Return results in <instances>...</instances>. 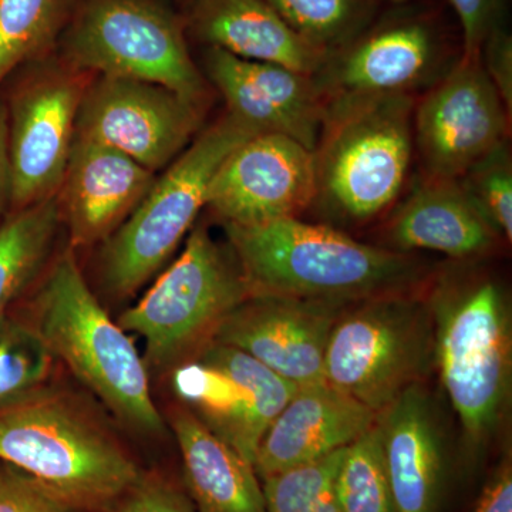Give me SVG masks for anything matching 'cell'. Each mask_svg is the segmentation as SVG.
Returning <instances> with one entry per match:
<instances>
[{"label": "cell", "instance_id": "f1b7e54d", "mask_svg": "<svg viewBox=\"0 0 512 512\" xmlns=\"http://www.w3.org/2000/svg\"><path fill=\"white\" fill-rule=\"evenodd\" d=\"M298 35L335 50L348 43L363 19L360 0H265Z\"/></svg>", "mask_w": 512, "mask_h": 512}, {"label": "cell", "instance_id": "d4e9b609", "mask_svg": "<svg viewBox=\"0 0 512 512\" xmlns=\"http://www.w3.org/2000/svg\"><path fill=\"white\" fill-rule=\"evenodd\" d=\"M335 494L339 512H396L379 421L345 448Z\"/></svg>", "mask_w": 512, "mask_h": 512}, {"label": "cell", "instance_id": "7c38bea8", "mask_svg": "<svg viewBox=\"0 0 512 512\" xmlns=\"http://www.w3.org/2000/svg\"><path fill=\"white\" fill-rule=\"evenodd\" d=\"M201 117V104L163 86L103 76L83 94L74 136L113 148L156 173L188 147Z\"/></svg>", "mask_w": 512, "mask_h": 512}, {"label": "cell", "instance_id": "cb8c5ba5", "mask_svg": "<svg viewBox=\"0 0 512 512\" xmlns=\"http://www.w3.org/2000/svg\"><path fill=\"white\" fill-rule=\"evenodd\" d=\"M60 218L56 197L29 207L0 225V316L43 265Z\"/></svg>", "mask_w": 512, "mask_h": 512}, {"label": "cell", "instance_id": "8fae6325", "mask_svg": "<svg viewBox=\"0 0 512 512\" xmlns=\"http://www.w3.org/2000/svg\"><path fill=\"white\" fill-rule=\"evenodd\" d=\"M510 120L480 57H461L414 106L413 143L426 177L460 178L508 140Z\"/></svg>", "mask_w": 512, "mask_h": 512}, {"label": "cell", "instance_id": "1f68e13d", "mask_svg": "<svg viewBox=\"0 0 512 512\" xmlns=\"http://www.w3.org/2000/svg\"><path fill=\"white\" fill-rule=\"evenodd\" d=\"M111 512H195L190 498L158 474H141Z\"/></svg>", "mask_w": 512, "mask_h": 512}, {"label": "cell", "instance_id": "5b68a950", "mask_svg": "<svg viewBox=\"0 0 512 512\" xmlns=\"http://www.w3.org/2000/svg\"><path fill=\"white\" fill-rule=\"evenodd\" d=\"M414 106L410 94L328 104L313 205L352 222L392 207L412 163Z\"/></svg>", "mask_w": 512, "mask_h": 512}, {"label": "cell", "instance_id": "4316f807", "mask_svg": "<svg viewBox=\"0 0 512 512\" xmlns=\"http://www.w3.org/2000/svg\"><path fill=\"white\" fill-rule=\"evenodd\" d=\"M345 448L261 480L266 512H339L335 478Z\"/></svg>", "mask_w": 512, "mask_h": 512}, {"label": "cell", "instance_id": "603a6c76", "mask_svg": "<svg viewBox=\"0 0 512 512\" xmlns=\"http://www.w3.org/2000/svg\"><path fill=\"white\" fill-rule=\"evenodd\" d=\"M171 421L195 512H266L262 484L251 463L187 407Z\"/></svg>", "mask_w": 512, "mask_h": 512}, {"label": "cell", "instance_id": "44dd1931", "mask_svg": "<svg viewBox=\"0 0 512 512\" xmlns=\"http://www.w3.org/2000/svg\"><path fill=\"white\" fill-rule=\"evenodd\" d=\"M386 234L394 251L426 249L454 259L488 254L500 238L457 180L429 177L397 205Z\"/></svg>", "mask_w": 512, "mask_h": 512}, {"label": "cell", "instance_id": "ac0fdd59", "mask_svg": "<svg viewBox=\"0 0 512 512\" xmlns=\"http://www.w3.org/2000/svg\"><path fill=\"white\" fill-rule=\"evenodd\" d=\"M379 413L329 384L299 387L266 430L256 451L259 480L313 463L353 443Z\"/></svg>", "mask_w": 512, "mask_h": 512}, {"label": "cell", "instance_id": "d590c367", "mask_svg": "<svg viewBox=\"0 0 512 512\" xmlns=\"http://www.w3.org/2000/svg\"><path fill=\"white\" fill-rule=\"evenodd\" d=\"M12 198V171L9 157V113L0 103V214Z\"/></svg>", "mask_w": 512, "mask_h": 512}, {"label": "cell", "instance_id": "277c9868", "mask_svg": "<svg viewBox=\"0 0 512 512\" xmlns=\"http://www.w3.org/2000/svg\"><path fill=\"white\" fill-rule=\"evenodd\" d=\"M35 311L33 329L50 355L59 357L131 429L163 433L146 365L126 330L90 291L73 252L53 266Z\"/></svg>", "mask_w": 512, "mask_h": 512}, {"label": "cell", "instance_id": "e0dca14e", "mask_svg": "<svg viewBox=\"0 0 512 512\" xmlns=\"http://www.w3.org/2000/svg\"><path fill=\"white\" fill-rule=\"evenodd\" d=\"M436 60V37L427 23L399 20L332 50L315 80L326 106L410 94Z\"/></svg>", "mask_w": 512, "mask_h": 512}, {"label": "cell", "instance_id": "3957f363", "mask_svg": "<svg viewBox=\"0 0 512 512\" xmlns=\"http://www.w3.org/2000/svg\"><path fill=\"white\" fill-rule=\"evenodd\" d=\"M434 365L471 446L493 436L510 402L511 309L483 274L447 275L429 299Z\"/></svg>", "mask_w": 512, "mask_h": 512}, {"label": "cell", "instance_id": "836d02e7", "mask_svg": "<svg viewBox=\"0 0 512 512\" xmlns=\"http://www.w3.org/2000/svg\"><path fill=\"white\" fill-rule=\"evenodd\" d=\"M480 62L494 84L508 113H512V39L503 25L487 36L480 50Z\"/></svg>", "mask_w": 512, "mask_h": 512}, {"label": "cell", "instance_id": "9c48e42d", "mask_svg": "<svg viewBox=\"0 0 512 512\" xmlns=\"http://www.w3.org/2000/svg\"><path fill=\"white\" fill-rule=\"evenodd\" d=\"M66 53L80 69L158 84L192 103L207 94L177 19L153 0H90L67 35Z\"/></svg>", "mask_w": 512, "mask_h": 512}, {"label": "cell", "instance_id": "d6a6232c", "mask_svg": "<svg viewBox=\"0 0 512 512\" xmlns=\"http://www.w3.org/2000/svg\"><path fill=\"white\" fill-rule=\"evenodd\" d=\"M463 29L464 56L480 57L481 46L497 26L505 0H450Z\"/></svg>", "mask_w": 512, "mask_h": 512}, {"label": "cell", "instance_id": "8d00e7d4", "mask_svg": "<svg viewBox=\"0 0 512 512\" xmlns=\"http://www.w3.org/2000/svg\"><path fill=\"white\" fill-rule=\"evenodd\" d=\"M390 2L400 3V2H404V0H390Z\"/></svg>", "mask_w": 512, "mask_h": 512}, {"label": "cell", "instance_id": "83f0119b", "mask_svg": "<svg viewBox=\"0 0 512 512\" xmlns=\"http://www.w3.org/2000/svg\"><path fill=\"white\" fill-rule=\"evenodd\" d=\"M53 359L32 325L0 316V406L43 387Z\"/></svg>", "mask_w": 512, "mask_h": 512}, {"label": "cell", "instance_id": "7402d4cb", "mask_svg": "<svg viewBox=\"0 0 512 512\" xmlns=\"http://www.w3.org/2000/svg\"><path fill=\"white\" fill-rule=\"evenodd\" d=\"M192 28L210 47L308 76H315L330 55L298 35L265 0H197Z\"/></svg>", "mask_w": 512, "mask_h": 512}, {"label": "cell", "instance_id": "9a60e30c", "mask_svg": "<svg viewBox=\"0 0 512 512\" xmlns=\"http://www.w3.org/2000/svg\"><path fill=\"white\" fill-rule=\"evenodd\" d=\"M82 80L53 74L16 97L9 117L12 198L18 210L55 197L69 163Z\"/></svg>", "mask_w": 512, "mask_h": 512}, {"label": "cell", "instance_id": "484cf974", "mask_svg": "<svg viewBox=\"0 0 512 512\" xmlns=\"http://www.w3.org/2000/svg\"><path fill=\"white\" fill-rule=\"evenodd\" d=\"M70 0H0V83L45 49L62 25Z\"/></svg>", "mask_w": 512, "mask_h": 512}, {"label": "cell", "instance_id": "4fadbf2b", "mask_svg": "<svg viewBox=\"0 0 512 512\" xmlns=\"http://www.w3.org/2000/svg\"><path fill=\"white\" fill-rule=\"evenodd\" d=\"M316 197L315 151L281 134H256L235 148L208 187L207 205L225 225L299 218Z\"/></svg>", "mask_w": 512, "mask_h": 512}, {"label": "cell", "instance_id": "30bf717a", "mask_svg": "<svg viewBox=\"0 0 512 512\" xmlns=\"http://www.w3.org/2000/svg\"><path fill=\"white\" fill-rule=\"evenodd\" d=\"M173 387L185 407L252 466L266 430L299 389L248 353L217 342L174 370Z\"/></svg>", "mask_w": 512, "mask_h": 512}, {"label": "cell", "instance_id": "7a4b0ae2", "mask_svg": "<svg viewBox=\"0 0 512 512\" xmlns=\"http://www.w3.org/2000/svg\"><path fill=\"white\" fill-rule=\"evenodd\" d=\"M0 461L79 512H110L143 474L82 404L45 386L0 406Z\"/></svg>", "mask_w": 512, "mask_h": 512}, {"label": "cell", "instance_id": "2e32d148", "mask_svg": "<svg viewBox=\"0 0 512 512\" xmlns=\"http://www.w3.org/2000/svg\"><path fill=\"white\" fill-rule=\"evenodd\" d=\"M205 69L227 101L228 114L258 133L281 134L316 150L326 103L315 76L239 59L218 47L208 50Z\"/></svg>", "mask_w": 512, "mask_h": 512}, {"label": "cell", "instance_id": "8992f818", "mask_svg": "<svg viewBox=\"0 0 512 512\" xmlns=\"http://www.w3.org/2000/svg\"><path fill=\"white\" fill-rule=\"evenodd\" d=\"M258 131L227 114L192 140L160 180L107 238L101 255L104 285L113 295H131L173 255L207 205L218 167Z\"/></svg>", "mask_w": 512, "mask_h": 512}, {"label": "cell", "instance_id": "52a82bcc", "mask_svg": "<svg viewBox=\"0 0 512 512\" xmlns=\"http://www.w3.org/2000/svg\"><path fill=\"white\" fill-rule=\"evenodd\" d=\"M345 309L326 348L325 380L333 389L383 412L434 365L429 303L406 295L382 296Z\"/></svg>", "mask_w": 512, "mask_h": 512}, {"label": "cell", "instance_id": "e575fe53", "mask_svg": "<svg viewBox=\"0 0 512 512\" xmlns=\"http://www.w3.org/2000/svg\"><path fill=\"white\" fill-rule=\"evenodd\" d=\"M474 512H512V468L504 461L485 485Z\"/></svg>", "mask_w": 512, "mask_h": 512}, {"label": "cell", "instance_id": "ffe728a7", "mask_svg": "<svg viewBox=\"0 0 512 512\" xmlns=\"http://www.w3.org/2000/svg\"><path fill=\"white\" fill-rule=\"evenodd\" d=\"M396 512H436L444 473L439 423L423 383L412 384L377 417Z\"/></svg>", "mask_w": 512, "mask_h": 512}, {"label": "cell", "instance_id": "d6986e66", "mask_svg": "<svg viewBox=\"0 0 512 512\" xmlns=\"http://www.w3.org/2000/svg\"><path fill=\"white\" fill-rule=\"evenodd\" d=\"M153 171L93 141L74 136L62 183L63 210L73 244L107 239L136 210L151 185Z\"/></svg>", "mask_w": 512, "mask_h": 512}, {"label": "cell", "instance_id": "4dcf8cb0", "mask_svg": "<svg viewBox=\"0 0 512 512\" xmlns=\"http://www.w3.org/2000/svg\"><path fill=\"white\" fill-rule=\"evenodd\" d=\"M0 512H79L64 503L35 478L2 463L0 466Z\"/></svg>", "mask_w": 512, "mask_h": 512}, {"label": "cell", "instance_id": "5bb4252c", "mask_svg": "<svg viewBox=\"0 0 512 512\" xmlns=\"http://www.w3.org/2000/svg\"><path fill=\"white\" fill-rule=\"evenodd\" d=\"M350 305L281 296H249L211 342L248 353L298 387L326 384L325 355L336 320Z\"/></svg>", "mask_w": 512, "mask_h": 512}, {"label": "cell", "instance_id": "f546056e", "mask_svg": "<svg viewBox=\"0 0 512 512\" xmlns=\"http://www.w3.org/2000/svg\"><path fill=\"white\" fill-rule=\"evenodd\" d=\"M468 200L500 237L512 239V157L504 141L457 178Z\"/></svg>", "mask_w": 512, "mask_h": 512}, {"label": "cell", "instance_id": "ba28073f", "mask_svg": "<svg viewBox=\"0 0 512 512\" xmlns=\"http://www.w3.org/2000/svg\"><path fill=\"white\" fill-rule=\"evenodd\" d=\"M249 296L235 255L207 229L194 228L183 254L120 316L119 325L144 339L150 365L165 369L211 340L222 320Z\"/></svg>", "mask_w": 512, "mask_h": 512}, {"label": "cell", "instance_id": "6da1fadb", "mask_svg": "<svg viewBox=\"0 0 512 512\" xmlns=\"http://www.w3.org/2000/svg\"><path fill=\"white\" fill-rule=\"evenodd\" d=\"M225 229L251 296L353 305L406 295L427 278L416 256L363 244L329 225L282 218Z\"/></svg>", "mask_w": 512, "mask_h": 512}]
</instances>
